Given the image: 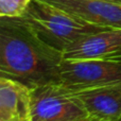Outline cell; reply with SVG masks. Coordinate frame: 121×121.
<instances>
[{
  "label": "cell",
  "mask_w": 121,
  "mask_h": 121,
  "mask_svg": "<svg viewBox=\"0 0 121 121\" xmlns=\"http://www.w3.org/2000/svg\"><path fill=\"white\" fill-rule=\"evenodd\" d=\"M63 52L39 37L20 17H0V77L31 89L60 82Z\"/></svg>",
  "instance_id": "6da1fadb"
},
{
  "label": "cell",
  "mask_w": 121,
  "mask_h": 121,
  "mask_svg": "<svg viewBox=\"0 0 121 121\" xmlns=\"http://www.w3.org/2000/svg\"><path fill=\"white\" fill-rule=\"evenodd\" d=\"M20 18L43 40L62 52L84 36L111 29L91 25L42 0H31Z\"/></svg>",
  "instance_id": "7a4b0ae2"
},
{
  "label": "cell",
  "mask_w": 121,
  "mask_h": 121,
  "mask_svg": "<svg viewBox=\"0 0 121 121\" xmlns=\"http://www.w3.org/2000/svg\"><path fill=\"white\" fill-rule=\"evenodd\" d=\"M88 116L81 101L60 83L32 89L30 121H79Z\"/></svg>",
  "instance_id": "3957f363"
},
{
  "label": "cell",
  "mask_w": 121,
  "mask_h": 121,
  "mask_svg": "<svg viewBox=\"0 0 121 121\" xmlns=\"http://www.w3.org/2000/svg\"><path fill=\"white\" fill-rule=\"evenodd\" d=\"M60 84L70 90L121 86V60H63Z\"/></svg>",
  "instance_id": "277c9868"
},
{
  "label": "cell",
  "mask_w": 121,
  "mask_h": 121,
  "mask_svg": "<svg viewBox=\"0 0 121 121\" xmlns=\"http://www.w3.org/2000/svg\"><path fill=\"white\" fill-rule=\"evenodd\" d=\"M63 59L121 60V28L105 29L80 38L63 51Z\"/></svg>",
  "instance_id": "5b68a950"
},
{
  "label": "cell",
  "mask_w": 121,
  "mask_h": 121,
  "mask_svg": "<svg viewBox=\"0 0 121 121\" xmlns=\"http://www.w3.org/2000/svg\"><path fill=\"white\" fill-rule=\"evenodd\" d=\"M91 25L121 28V2L112 0H42Z\"/></svg>",
  "instance_id": "8992f818"
},
{
  "label": "cell",
  "mask_w": 121,
  "mask_h": 121,
  "mask_svg": "<svg viewBox=\"0 0 121 121\" xmlns=\"http://www.w3.org/2000/svg\"><path fill=\"white\" fill-rule=\"evenodd\" d=\"M31 92L21 82L0 77V121L31 120Z\"/></svg>",
  "instance_id": "52a82bcc"
},
{
  "label": "cell",
  "mask_w": 121,
  "mask_h": 121,
  "mask_svg": "<svg viewBox=\"0 0 121 121\" xmlns=\"http://www.w3.org/2000/svg\"><path fill=\"white\" fill-rule=\"evenodd\" d=\"M71 91L89 116L102 121H121V86Z\"/></svg>",
  "instance_id": "ba28073f"
},
{
  "label": "cell",
  "mask_w": 121,
  "mask_h": 121,
  "mask_svg": "<svg viewBox=\"0 0 121 121\" xmlns=\"http://www.w3.org/2000/svg\"><path fill=\"white\" fill-rule=\"evenodd\" d=\"M30 1L31 0H0V17H21Z\"/></svg>",
  "instance_id": "9c48e42d"
},
{
  "label": "cell",
  "mask_w": 121,
  "mask_h": 121,
  "mask_svg": "<svg viewBox=\"0 0 121 121\" xmlns=\"http://www.w3.org/2000/svg\"><path fill=\"white\" fill-rule=\"evenodd\" d=\"M79 121H102V120L98 119V118H95V117H92V116H88L87 118H84V119L79 120Z\"/></svg>",
  "instance_id": "30bf717a"
},
{
  "label": "cell",
  "mask_w": 121,
  "mask_h": 121,
  "mask_svg": "<svg viewBox=\"0 0 121 121\" xmlns=\"http://www.w3.org/2000/svg\"><path fill=\"white\" fill-rule=\"evenodd\" d=\"M112 1H118V2H121V0H112Z\"/></svg>",
  "instance_id": "8fae6325"
}]
</instances>
